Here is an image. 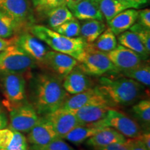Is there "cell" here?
Segmentation results:
<instances>
[{"label":"cell","instance_id":"41","mask_svg":"<svg viewBox=\"0 0 150 150\" xmlns=\"http://www.w3.org/2000/svg\"><path fill=\"white\" fill-rule=\"evenodd\" d=\"M8 118H7L5 112L1 111L0 112V130L6 127L8 125Z\"/></svg>","mask_w":150,"mask_h":150},{"label":"cell","instance_id":"14","mask_svg":"<svg viewBox=\"0 0 150 150\" xmlns=\"http://www.w3.org/2000/svg\"><path fill=\"white\" fill-rule=\"evenodd\" d=\"M58 138L50 122L44 116H40L35 126L28 132L27 140L30 146H43Z\"/></svg>","mask_w":150,"mask_h":150},{"label":"cell","instance_id":"7","mask_svg":"<svg viewBox=\"0 0 150 150\" xmlns=\"http://www.w3.org/2000/svg\"><path fill=\"white\" fill-rule=\"evenodd\" d=\"M95 125L102 127H111L129 138H137L143 131L139 124L132 118L114 108H110L104 119Z\"/></svg>","mask_w":150,"mask_h":150},{"label":"cell","instance_id":"15","mask_svg":"<svg viewBox=\"0 0 150 150\" xmlns=\"http://www.w3.org/2000/svg\"><path fill=\"white\" fill-rule=\"evenodd\" d=\"M107 55L119 72L134 68L143 61L138 54L120 45L108 52Z\"/></svg>","mask_w":150,"mask_h":150},{"label":"cell","instance_id":"20","mask_svg":"<svg viewBox=\"0 0 150 150\" xmlns=\"http://www.w3.org/2000/svg\"><path fill=\"white\" fill-rule=\"evenodd\" d=\"M138 16V11L136 9H126L107 22L108 27L114 34L118 35L127 31L136 23Z\"/></svg>","mask_w":150,"mask_h":150},{"label":"cell","instance_id":"33","mask_svg":"<svg viewBox=\"0 0 150 150\" xmlns=\"http://www.w3.org/2000/svg\"><path fill=\"white\" fill-rule=\"evenodd\" d=\"M29 150H74V149L62 138H58L47 145L30 146Z\"/></svg>","mask_w":150,"mask_h":150},{"label":"cell","instance_id":"44","mask_svg":"<svg viewBox=\"0 0 150 150\" xmlns=\"http://www.w3.org/2000/svg\"><path fill=\"white\" fill-rule=\"evenodd\" d=\"M0 150H6V149H3V148H1V147H0Z\"/></svg>","mask_w":150,"mask_h":150},{"label":"cell","instance_id":"1","mask_svg":"<svg viewBox=\"0 0 150 150\" xmlns=\"http://www.w3.org/2000/svg\"><path fill=\"white\" fill-rule=\"evenodd\" d=\"M31 104L39 116H45L61 108L68 97L62 80L51 72L33 75L29 84Z\"/></svg>","mask_w":150,"mask_h":150},{"label":"cell","instance_id":"29","mask_svg":"<svg viewBox=\"0 0 150 150\" xmlns=\"http://www.w3.org/2000/svg\"><path fill=\"white\" fill-rule=\"evenodd\" d=\"M92 45L99 51L108 53L117 46V40L116 35L109 28H108L105 29L104 32L97 38L95 42L92 43Z\"/></svg>","mask_w":150,"mask_h":150},{"label":"cell","instance_id":"9","mask_svg":"<svg viewBox=\"0 0 150 150\" xmlns=\"http://www.w3.org/2000/svg\"><path fill=\"white\" fill-rule=\"evenodd\" d=\"M90 104L106 105L112 108L115 106L95 86L82 93L68 97L61 108L74 112L80 108Z\"/></svg>","mask_w":150,"mask_h":150},{"label":"cell","instance_id":"27","mask_svg":"<svg viewBox=\"0 0 150 150\" xmlns=\"http://www.w3.org/2000/svg\"><path fill=\"white\" fill-rule=\"evenodd\" d=\"M48 24L52 29L57 28L74 18L66 5L56 7L46 12Z\"/></svg>","mask_w":150,"mask_h":150},{"label":"cell","instance_id":"36","mask_svg":"<svg viewBox=\"0 0 150 150\" xmlns=\"http://www.w3.org/2000/svg\"><path fill=\"white\" fill-rule=\"evenodd\" d=\"M137 21L139 24L147 29H150V10L149 8L138 11Z\"/></svg>","mask_w":150,"mask_h":150},{"label":"cell","instance_id":"38","mask_svg":"<svg viewBox=\"0 0 150 150\" xmlns=\"http://www.w3.org/2000/svg\"><path fill=\"white\" fill-rule=\"evenodd\" d=\"M121 1L129 4L132 8L137 9L140 8L143 5L146 4L148 0H121Z\"/></svg>","mask_w":150,"mask_h":150},{"label":"cell","instance_id":"32","mask_svg":"<svg viewBox=\"0 0 150 150\" xmlns=\"http://www.w3.org/2000/svg\"><path fill=\"white\" fill-rule=\"evenodd\" d=\"M129 29L137 35L146 50L150 52V29H147L138 22H136Z\"/></svg>","mask_w":150,"mask_h":150},{"label":"cell","instance_id":"34","mask_svg":"<svg viewBox=\"0 0 150 150\" xmlns=\"http://www.w3.org/2000/svg\"><path fill=\"white\" fill-rule=\"evenodd\" d=\"M35 10L38 12H47L51 9L65 5V0H32Z\"/></svg>","mask_w":150,"mask_h":150},{"label":"cell","instance_id":"17","mask_svg":"<svg viewBox=\"0 0 150 150\" xmlns=\"http://www.w3.org/2000/svg\"><path fill=\"white\" fill-rule=\"evenodd\" d=\"M127 140L126 137L111 127H104L100 131L86 140V144L95 150L101 149L106 146L116 143L124 142Z\"/></svg>","mask_w":150,"mask_h":150},{"label":"cell","instance_id":"21","mask_svg":"<svg viewBox=\"0 0 150 150\" xmlns=\"http://www.w3.org/2000/svg\"><path fill=\"white\" fill-rule=\"evenodd\" d=\"M73 16L79 20H98L104 21V17L93 0H81L69 7Z\"/></svg>","mask_w":150,"mask_h":150},{"label":"cell","instance_id":"26","mask_svg":"<svg viewBox=\"0 0 150 150\" xmlns=\"http://www.w3.org/2000/svg\"><path fill=\"white\" fill-rule=\"evenodd\" d=\"M122 75L136 81L140 84L148 86L150 85V66L149 61H142L139 65L130 70L120 72Z\"/></svg>","mask_w":150,"mask_h":150},{"label":"cell","instance_id":"19","mask_svg":"<svg viewBox=\"0 0 150 150\" xmlns=\"http://www.w3.org/2000/svg\"><path fill=\"white\" fill-rule=\"evenodd\" d=\"M112 108L102 104H90L83 106L74 112L80 125H91L104 119L108 110Z\"/></svg>","mask_w":150,"mask_h":150},{"label":"cell","instance_id":"35","mask_svg":"<svg viewBox=\"0 0 150 150\" xmlns=\"http://www.w3.org/2000/svg\"><path fill=\"white\" fill-rule=\"evenodd\" d=\"M133 138L128 139L124 142H116L106 147L97 150H129L132 145Z\"/></svg>","mask_w":150,"mask_h":150},{"label":"cell","instance_id":"16","mask_svg":"<svg viewBox=\"0 0 150 150\" xmlns=\"http://www.w3.org/2000/svg\"><path fill=\"white\" fill-rule=\"evenodd\" d=\"M93 81L90 76L85 74L76 66L64 78L63 86L67 93L76 95L94 87Z\"/></svg>","mask_w":150,"mask_h":150},{"label":"cell","instance_id":"5","mask_svg":"<svg viewBox=\"0 0 150 150\" xmlns=\"http://www.w3.org/2000/svg\"><path fill=\"white\" fill-rule=\"evenodd\" d=\"M77 66L90 76H102L104 74H117L120 72L112 64L107 53L97 50L92 44L86 45L83 60Z\"/></svg>","mask_w":150,"mask_h":150},{"label":"cell","instance_id":"3","mask_svg":"<svg viewBox=\"0 0 150 150\" xmlns=\"http://www.w3.org/2000/svg\"><path fill=\"white\" fill-rule=\"evenodd\" d=\"M30 31L54 51L72 56L79 63L83 60L88 43L81 37L69 38L44 25H32Z\"/></svg>","mask_w":150,"mask_h":150},{"label":"cell","instance_id":"12","mask_svg":"<svg viewBox=\"0 0 150 150\" xmlns=\"http://www.w3.org/2000/svg\"><path fill=\"white\" fill-rule=\"evenodd\" d=\"M14 42L32 58L38 66L43 67L45 58L47 53L50 51V49L44 42L31 33L27 32L16 38Z\"/></svg>","mask_w":150,"mask_h":150},{"label":"cell","instance_id":"10","mask_svg":"<svg viewBox=\"0 0 150 150\" xmlns=\"http://www.w3.org/2000/svg\"><path fill=\"white\" fill-rule=\"evenodd\" d=\"M0 11L11 17L19 29L30 26L33 22L29 0H0Z\"/></svg>","mask_w":150,"mask_h":150},{"label":"cell","instance_id":"40","mask_svg":"<svg viewBox=\"0 0 150 150\" xmlns=\"http://www.w3.org/2000/svg\"><path fill=\"white\" fill-rule=\"evenodd\" d=\"M15 42L14 39H6L0 38V52L4 51L6 48L8 47L9 45L13 44Z\"/></svg>","mask_w":150,"mask_h":150},{"label":"cell","instance_id":"11","mask_svg":"<svg viewBox=\"0 0 150 150\" xmlns=\"http://www.w3.org/2000/svg\"><path fill=\"white\" fill-rule=\"evenodd\" d=\"M78 64L79 61L72 56L50 50L45 58L43 67H46L51 73L63 81Z\"/></svg>","mask_w":150,"mask_h":150},{"label":"cell","instance_id":"30","mask_svg":"<svg viewBox=\"0 0 150 150\" xmlns=\"http://www.w3.org/2000/svg\"><path fill=\"white\" fill-rule=\"evenodd\" d=\"M18 30L14 20L8 15L0 11V38H8Z\"/></svg>","mask_w":150,"mask_h":150},{"label":"cell","instance_id":"25","mask_svg":"<svg viewBox=\"0 0 150 150\" xmlns=\"http://www.w3.org/2000/svg\"><path fill=\"white\" fill-rule=\"evenodd\" d=\"M107 22L116 15L128 8H132L129 4L121 0H93Z\"/></svg>","mask_w":150,"mask_h":150},{"label":"cell","instance_id":"2","mask_svg":"<svg viewBox=\"0 0 150 150\" xmlns=\"http://www.w3.org/2000/svg\"><path fill=\"white\" fill-rule=\"evenodd\" d=\"M114 106H130L140 98L143 86L128 77L99 76L96 86Z\"/></svg>","mask_w":150,"mask_h":150},{"label":"cell","instance_id":"6","mask_svg":"<svg viewBox=\"0 0 150 150\" xmlns=\"http://www.w3.org/2000/svg\"><path fill=\"white\" fill-rule=\"evenodd\" d=\"M37 67L36 62L15 42L0 52V71L23 74Z\"/></svg>","mask_w":150,"mask_h":150},{"label":"cell","instance_id":"8","mask_svg":"<svg viewBox=\"0 0 150 150\" xmlns=\"http://www.w3.org/2000/svg\"><path fill=\"white\" fill-rule=\"evenodd\" d=\"M9 112V127L21 133L29 132L40 117L33 105L28 101Z\"/></svg>","mask_w":150,"mask_h":150},{"label":"cell","instance_id":"39","mask_svg":"<svg viewBox=\"0 0 150 150\" xmlns=\"http://www.w3.org/2000/svg\"><path fill=\"white\" fill-rule=\"evenodd\" d=\"M129 150H147L145 145L138 138H133L132 145Z\"/></svg>","mask_w":150,"mask_h":150},{"label":"cell","instance_id":"22","mask_svg":"<svg viewBox=\"0 0 150 150\" xmlns=\"http://www.w3.org/2000/svg\"><path fill=\"white\" fill-rule=\"evenodd\" d=\"M117 41L120 45L127 47L138 54L143 61H147L149 53L140 41L139 38L131 31H126L118 35Z\"/></svg>","mask_w":150,"mask_h":150},{"label":"cell","instance_id":"43","mask_svg":"<svg viewBox=\"0 0 150 150\" xmlns=\"http://www.w3.org/2000/svg\"><path fill=\"white\" fill-rule=\"evenodd\" d=\"M2 111V107H1V103H0V112Z\"/></svg>","mask_w":150,"mask_h":150},{"label":"cell","instance_id":"28","mask_svg":"<svg viewBox=\"0 0 150 150\" xmlns=\"http://www.w3.org/2000/svg\"><path fill=\"white\" fill-rule=\"evenodd\" d=\"M132 115L144 129V131H149L150 127V102L149 99H142L132 106Z\"/></svg>","mask_w":150,"mask_h":150},{"label":"cell","instance_id":"4","mask_svg":"<svg viewBox=\"0 0 150 150\" xmlns=\"http://www.w3.org/2000/svg\"><path fill=\"white\" fill-rule=\"evenodd\" d=\"M0 88L5 98L3 103L9 111L28 101L22 74L0 71Z\"/></svg>","mask_w":150,"mask_h":150},{"label":"cell","instance_id":"37","mask_svg":"<svg viewBox=\"0 0 150 150\" xmlns=\"http://www.w3.org/2000/svg\"><path fill=\"white\" fill-rule=\"evenodd\" d=\"M141 140L147 150H150V134L149 131H142L139 136L137 137Z\"/></svg>","mask_w":150,"mask_h":150},{"label":"cell","instance_id":"23","mask_svg":"<svg viewBox=\"0 0 150 150\" xmlns=\"http://www.w3.org/2000/svg\"><path fill=\"white\" fill-rule=\"evenodd\" d=\"M104 127H99L95 124L78 125L65 136L64 139L74 145H80L95 134H97Z\"/></svg>","mask_w":150,"mask_h":150},{"label":"cell","instance_id":"13","mask_svg":"<svg viewBox=\"0 0 150 150\" xmlns=\"http://www.w3.org/2000/svg\"><path fill=\"white\" fill-rule=\"evenodd\" d=\"M50 122L59 138L64 139L65 136L74 127L79 125L74 112L59 108L45 115Z\"/></svg>","mask_w":150,"mask_h":150},{"label":"cell","instance_id":"31","mask_svg":"<svg viewBox=\"0 0 150 150\" xmlns=\"http://www.w3.org/2000/svg\"><path fill=\"white\" fill-rule=\"evenodd\" d=\"M53 30L66 37H79L80 35V23L77 19L74 18Z\"/></svg>","mask_w":150,"mask_h":150},{"label":"cell","instance_id":"42","mask_svg":"<svg viewBox=\"0 0 150 150\" xmlns=\"http://www.w3.org/2000/svg\"><path fill=\"white\" fill-rule=\"evenodd\" d=\"M65 5H66L69 8V7L76 4V3L79 2L81 0H65Z\"/></svg>","mask_w":150,"mask_h":150},{"label":"cell","instance_id":"18","mask_svg":"<svg viewBox=\"0 0 150 150\" xmlns=\"http://www.w3.org/2000/svg\"><path fill=\"white\" fill-rule=\"evenodd\" d=\"M0 147L6 150H29L27 138L10 127L0 130Z\"/></svg>","mask_w":150,"mask_h":150},{"label":"cell","instance_id":"24","mask_svg":"<svg viewBox=\"0 0 150 150\" xmlns=\"http://www.w3.org/2000/svg\"><path fill=\"white\" fill-rule=\"evenodd\" d=\"M106 29V24L102 20H83L80 24V35L86 42L92 44Z\"/></svg>","mask_w":150,"mask_h":150}]
</instances>
